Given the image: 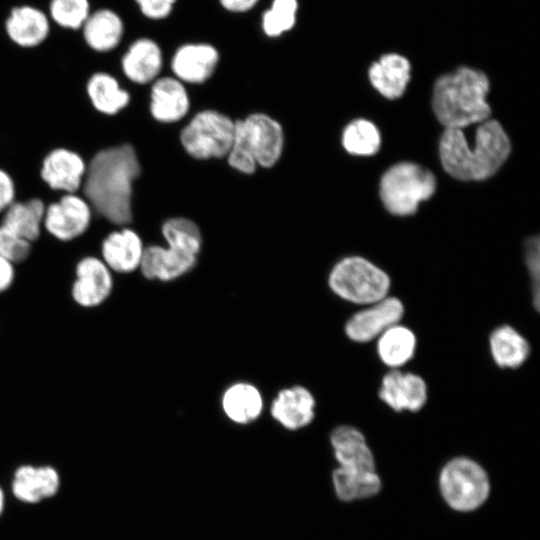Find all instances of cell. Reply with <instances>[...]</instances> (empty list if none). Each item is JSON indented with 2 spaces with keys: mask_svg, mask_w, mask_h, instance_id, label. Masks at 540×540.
Instances as JSON below:
<instances>
[{
  "mask_svg": "<svg viewBox=\"0 0 540 540\" xmlns=\"http://www.w3.org/2000/svg\"><path fill=\"white\" fill-rule=\"evenodd\" d=\"M140 174V161L131 144L100 149L87 163L84 197L94 213L116 226H127L133 219V185Z\"/></svg>",
  "mask_w": 540,
  "mask_h": 540,
  "instance_id": "6da1fadb",
  "label": "cell"
},
{
  "mask_svg": "<svg viewBox=\"0 0 540 540\" xmlns=\"http://www.w3.org/2000/svg\"><path fill=\"white\" fill-rule=\"evenodd\" d=\"M511 143L502 125L485 120L477 126L471 143L463 129L447 128L439 142L443 168L459 180H485L505 162Z\"/></svg>",
  "mask_w": 540,
  "mask_h": 540,
  "instance_id": "7a4b0ae2",
  "label": "cell"
},
{
  "mask_svg": "<svg viewBox=\"0 0 540 540\" xmlns=\"http://www.w3.org/2000/svg\"><path fill=\"white\" fill-rule=\"evenodd\" d=\"M488 91L486 74L471 67L462 66L440 76L432 96L436 118L445 129H464L487 120L491 113Z\"/></svg>",
  "mask_w": 540,
  "mask_h": 540,
  "instance_id": "3957f363",
  "label": "cell"
},
{
  "mask_svg": "<svg viewBox=\"0 0 540 540\" xmlns=\"http://www.w3.org/2000/svg\"><path fill=\"white\" fill-rule=\"evenodd\" d=\"M327 284L338 298L366 306L389 295L391 279L383 269L368 259L348 256L332 267Z\"/></svg>",
  "mask_w": 540,
  "mask_h": 540,
  "instance_id": "277c9868",
  "label": "cell"
},
{
  "mask_svg": "<svg viewBox=\"0 0 540 540\" xmlns=\"http://www.w3.org/2000/svg\"><path fill=\"white\" fill-rule=\"evenodd\" d=\"M436 189V178L425 167L402 162L390 167L380 181V197L386 209L397 216L416 212L421 201Z\"/></svg>",
  "mask_w": 540,
  "mask_h": 540,
  "instance_id": "5b68a950",
  "label": "cell"
},
{
  "mask_svg": "<svg viewBox=\"0 0 540 540\" xmlns=\"http://www.w3.org/2000/svg\"><path fill=\"white\" fill-rule=\"evenodd\" d=\"M166 246L145 247L139 267L144 278L170 282L190 272L197 263L202 243L181 232L163 236Z\"/></svg>",
  "mask_w": 540,
  "mask_h": 540,
  "instance_id": "8992f818",
  "label": "cell"
},
{
  "mask_svg": "<svg viewBox=\"0 0 540 540\" xmlns=\"http://www.w3.org/2000/svg\"><path fill=\"white\" fill-rule=\"evenodd\" d=\"M234 131L235 121L229 116L216 110H203L182 129L180 142L195 159H220L227 156Z\"/></svg>",
  "mask_w": 540,
  "mask_h": 540,
  "instance_id": "52a82bcc",
  "label": "cell"
},
{
  "mask_svg": "<svg viewBox=\"0 0 540 540\" xmlns=\"http://www.w3.org/2000/svg\"><path fill=\"white\" fill-rule=\"evenodd\" d=\"M440 489L450 507L458 511H471L486 500L489 480L478 463L467 457H457L443 467Z\"/></svg>",
  "mask_w": 540,
  "mask_h": 540,
  "instance_id": "ba28073f",
  "label": "cell"
},
{
  "mask_svg": "<svg viewBox=\"0 0 540 540\" xmlns=\"http://www.w3.org/2000/svg\"><path fill=\"white\" fill-rule=\"evenodd\" d=\"M93 210L84 196L63 194L46 205L43 228L55 239L69 242L82 236L90 227Z\"/></svg>",
  "mask_w": 540,
  "mask_h": 540,
  "instance_id": "9c48e42d",
  "label": "cell"
},
{
  "mask_svg": "<svg viewBox=\"0 0 540 540\" xmlns=\"http://www.w3.org/2000/svg\"><path fill=\"white\" fill-rule=\"evenodd\" d=\"M404 314L403 302L388 295L352 314L344 325V333L355 343H368L376 340L391 326L401 323Z\"/></svg>",
  "mask_w": 540,
  "mask_h": 540,
  "instance_id": "30bf717a",
  "label": "cell"
},
{
  "mask_svg": "<svg viewBox=\"0 0 540 540\" xmlns=\"http://www.w3.org/2000/svg\"><path fill=\"white\" fill-rule=\"evenodd\" d=\"M244 135L257 166L273 167L284 148V132L280 123L264 113H252L241 120Z\"/></svg>",
  "mask_w": 540,
  "mask_h": 540,
  "instance_id": "8fae6325",
  "label": "cell"
},
{
  "mask_svg": "<svg viewBox=\"0 0 540 540\" xmlns=\"http://www.w3.org/2000/svg\"><path fill=\"white\" fill-rule=\"evenodd\" d=\"M378 396L395 412H419L427 403L428 386L416 373L390 369L382 377Z\"/></svg>",
  "mask_w": 540,
  "mask_h": 540,
  "instance_id": "7c38bea8",
  "label": "cell"
},
{
  "mask_svg": "<svg viewBox=\"0 0 540 540\" xmlns=\"http://www.w3.org/2000/svg\"><path fill=\"white\" fill-rule=\"evenodd\" d=\"M71 287L73 300L81 307L94 308L105 302L113 289L112 271L96 256H85L75 268Z\"/></svg>",
  "mask_w": 540,
  "mask_h": 540,
  "instance_id": "4fadbf2b",
  "label": "cell"
},
{
  "mask_svg": "<svg viewBox=\"0 0 540 540\" xmlns=\"http://www.w3.org/2000/svg\"><path fill=\"white\" fill-rule=\"evenodd\" d=\"M87 162L78 152L66 147L50 150L43 158L40 177L53 191L77 193L83 184Z\"/></svg>",
  "mask_w": 540,
  "mask_h": 540,
  "instance_id": "5bb4252c",
  "label": "cell"
},
{
  "mask_svg": "<svg viewBox=\"0 0 540 540\" xmlns=\"http://www.w3.org/2000/svg\"><path fill=\"white\" fill-rule=\"evenodd\" d=\"M270 414L283 428L296 431L310 425L316 414V399L305 386L293 385L278 391L271 402Z\"/></svg>",
  "mask_w": 540,
  "mask_h": 540,
  "instance_id": "9a60e30c",
  "label": "cell"
},
{
  "mask_svg": "<svg viewBox=\"0 0 540 540\" xmlns=\"http://www.w3.org/2000/svg\"><path fill=\"white\" fill-rule=\"evenodd\" d=\"M219 52L208 43H187L180 46L171 59V69L182 83L201 84L214 73Z\"/></svg>",
  "mask_w": 540,
  "mask_h": 540,
  "instance_id": "2e32d148",
  "label": "cell"
},
{
  "mask_svg": "<svg viewBox=\"0 0 540 540\" xmlns=\"http://www.w3.org/2000/svg\"><path fill=\"white\" fill-rule=\"evenodd\" d=\"M144 249L140 235L123 226L103 239L101 259L112 272L128 274L139 269Z\"/></svg>",
  "mask_w": 540,
  "mask_h": 540,
  "instance_id": "e0dca14e",
  "label": "cell"
},
{
  "mask_svg": "<svg viewBox=\"0 0 540 540\" xmlns=\"http://www.w3.org/2000/svg\"><path fill=\"white\" fill-rule=\"evenodd\" d=\"M189 107L187 90L176 77H161L153 81L149 109L156 121L177 122L188 113Z\"/></svg>",
  "mask_w": 540,
  "mask_h": 540,
  "instance_id": "ac0fdd59",
  "label": "cell"
},
{
  "mask_svg": "<svg viewBox=\"0 0 540 540\" xmlns=\"http://www.w3.org/2000/svg\"><path fill=\"white\" fill-rule=\"evenodd\" d=\"M9 39L22 48H34L42 44L49 35L48 16L39 8L30 5L11 9L5 21Z\"/></svg>",
  "mask_w": 540,
  "mask_h": 540,
  "instance_id": "d6986e66",
  "label": "cell"
},
{
  "mask_svg": "<svg viewBox=\"0 0 540 540\" xmlns=\"http://www.w3.org/2000/svg\"><path fill=\"white\" fill-rule=\"evenodd\" d=\"M163 65V55L157 42L150 38L133 41L121 58L123 74L131 82L144 85L157 79Z\"/></svg>",
  "mask_w": 540,
  "mask_h": 540,
  "instance_id": "ffe728a7",
  "label": "cell"
},
{
  "mask_svg": "<svg viewBox=\"0 0 540 540\" xmlns=\"http://www.w3.org/2000/svg\"><path fill=\"white\" fill-rule=\"evenodd\" d=\"M330 443L340 467L375 471V460L364 434L356 427L340 425L330 434Z\"/></svg>",
  "mask_w": 540,
  "mask_h": 540,
  "instance_id": "44dd1931",
  "label": "cell"
},
{
  "mask_svg": "<svg viewBox=\"0 0 540 540\" xmlns=\"http://www.w3.org/2000/svg\"><path fill=\"white\" fill-rule=\"evenodd\" d=\"M372 86L384 97H400L411 77L409 60L398 53H386L373 62L368 70Z\"/></svg>",
  "mask_w": 540,
  "mask_h": 540,
  "instance_id": "7402d4cb",
  "label": "cell"
},
{
  "mask_svg": "<svg viewBox=\"0 0 540 540\" xmlns=\"http://www.w3.org/2000/svg\"><path fill=\"white\" fill-rule=\"evenodd\" d=\"M221 408L225 416L238 425L256 421L263 412L264 400L261 391L252 383L235 382L221 396Z\"/></svg>",
  "mask_w": 540,
  "mask_h": 540,
  "instance_id": "603a6c76",
  "label": "cell"
},
{
  "mask_svg": "<svg viewBox=\"0 0 540 540\" xmlns=\"http://www.w3.org/2000/svg\"><path fill=\"white\" fill-rule=\"evenodd\" d=\"M59 484V474L54 468L24 465L14 473L12 490L18 500L37 503L55 495Z\"/></svg>",
  "mask_w": 540,
  "mask_h": 540,
  "instance_id": "cb8c5ba5",
  "label": "cell"
},
{
  "mask_svg": "<svg viewBox=\"0 0 540 540\" xmlns=\"http://www.w3.org/2000/svg\"><path fill=\"white\" fill-rule=\"evenodd\" d=\"M81 29L87 46L99 53L114 50L120 44L125 30L122 18L108 8L91 11Z\"/></svg>",
  "mask_w": 540,
  "mask_h": 540,
  "instance_id": "d4e9b609",
  "label": "cell"
},
{
  "mask_svg": "<svg viewBox=\"0 0 540 540\" xmlns=\"http://www.w3.org/2000/svg\"><path fill=\"white\" fill-rule=\"evenodd\" d=\"M494 363L502 369H517L529 358L528 340L516 328L504 324L492 330L488 339Z\"/></svg>",
  "mask_w": 540,
  "mask_h": 540,
  "instance_id": "484cf974",
  "label": "cell"
},
{
  "mask_svg": "<svg viewBox=\"0 0 540 540\" xmlns=\"http://www.w3.org/2000/svg\"><path fill=\"white\" fill-rule=\"evenodd\" d=\"M46 204L34 197L14 201L3 213L1 225L21 238L33 243L41 236Z\"/></svg>",
  "mask_w": 540,
  "mask_h": 540,
  "instance_id": "4316f807",
  "label": "cell"
},
{
  "mask_svg": "<svg viewBox=\"0 0 540 540\" xmlns=\"http://www.w3.org/2000/svg\"><path fill=\"white\" fill-rule=\"evenodd\" d=\"M87 97L98 113L114 116L130 103L129 92L122 88L118 80L110 73L98 71L86 82Z\"/></svg>",
  "mask_w": 540,
  "mask_h": 540,
  "instance_id": "83f0119b",
  "label": "cell"
},
{
  "mask_svg": "<svg viewBox=\"0 0 540 540\" xmlns=\"http://www.w3.org/2000/svg\"><path fill=\"white\" fill-rule=\"evenodd\" d=\"M416 347L415 333L401 323L391 326L376 339L377 355L390 369H400L411 361Z\"/></svg>",
  "mask_w": 540,
  "mask_h": 540,
  "instance_id": "f1b7e54d",
  "label": "cell"
},
{
  "mask_svg": "<svg viewBox=\"0 0 540 540\" xmlns=\"http://www.w3.org/2000/svg\"><path fill=\"white\" fill-rule=\"evenodd\" d=\"M332 480L338 498L343 501L371 497L381 488V481L375 471H362L339 466L333 471Z\"/></svg>",
  "mask_w": 540,
  "mask_h": 540,
  "instance_id": "f546056e",
  "label": "cell"
},
{
  "mask_svg": "<svg viewBox=\"0 0 540 540\" xmlns=\"http://www.w3.org/2000/svg\"><path fill=\"white\" fill-rule=\"evenodd\" d=\"M342 144L345 150L352 155L370 156L380 148V132L372 122L357 119L350 122L344 129Z\"/></svg>",
  "mask_w": 540,
  "mask_h": 540,
  "instance_id": "4dcf8cb0",
  "label": "cell"
},
{
  "mask_svg": "<svg viewBox=\"0 0 540 540\" xmlns=\"http://www.w3.org/2000/svg\"><path fill=\"white\" fill-rule=\"evenodd\" d=\"M297 0H273L262 14V30L268 37H279L293 29L297 21Z\"/></svg>",
  "mask_w": 540,
  "mask_h": 540,
  "instance_id": "1f68e13d",
  "label": "cell"
},
{
  "mask_svg": "<svg viewBox=\"0 0 540 540\" xmlns=\"http://www.w3.org/2000/svg\"><path fill=\"white\" fill-rule=\"evenodd\" d=\"M91 13L89 0H50L49 15L58 26L81 29Z\"/></svg>",
  "mask_w": 540,
  "mask_h": 540,
  "instance_id": "d6a6232c",
  "label": "cell"
},
{
  "mask_svg": "<svg viewBox=\"0 0 540 540\" xmlns=\"http://www.w3.org/2000/svg\"><path fill=\"white\" fill-rule=\"evenodd\" d=\"M229 165L244 174H253L257 163L247 143L241 120L235 121V131L232 144L227 154Z\"/></svg>",
  "mask_w": 540,
  "mask_h": 540,
  "instance_id": "836d02e7",
  "label": "cell"
},
{
  "mask_svg": "<svg viewBox=\"0 0 540 540\" xmlns=\"http://www.w3.org/2000/svg\"><path fill=\"white\" fill-rule=\"evenodd\" d=\"M31 251V242L0 224V256L15 265L25 261L30 256Z\"/></svg>",
  "mask_w": 540,
  "mask_h": 540,
  "instance_id": "e575fe53",
  "label": "cell"
},
{
  "mask_svg": "<svg viewBox=\"0 0 540 540\" xmlns=\"http://www.w3.org/2000/svg\"><path fill=\"white\" fill-rule=\"evenodd\" d=\"M539 237H531L525 242V263L531 285L532 304L536 311L540 306V287H539V275H540V258H539Z\"/></svg>",
  "mask_w": 540,
  "mask_h": 540,
  "instance_id": "d590c367",
  "label": "cell"
},
{
  "mask_svg": "<svg viewBox=\"0 0 540 540\" xmlns=\"http://www.w3.org/2000/svg\"><path fill=\"white\" fill-rule=\"evenodd\" d=\"M177 0H135L141 13L149 19L161 20L173 11Z\"/></svg>",
  "mask_w": 540,
  "mask_h": 540,
  "instance_id": "8d00e7d4",
  "label": "cell"
},
{
  "mask_svg": "<svg viewBox=\"0 0 540 540\" xmlns=\"http://www.w3.org/2000/svg\"><path fill=\"white\" fill-rule=\"evenodd\" d=\"M16 186L12 176L0 168V214L15 201Z\"/></svg>",
  "mask_w": 540,
  "mask_h": 540,
  "instance_id": "74e56055",
  "label": "cell"
},
{
  "mask_svg": "<svg viewBox=\"0 0 540 540\" xmlns=\"http://www.w3.org/2000/svg\"><path fill=\"white\" fill-rule=\"evenodd\" d=\"M15 278L14 264L0 256V293L8 290Z\"/></svg>",
  "mask_w": 540,
  "mask_h": 540,
  "instance_id": "f35d334b",
  "label": "cell"
},
{
  "mask_svg": "<svg viewBox=\"0 0 540 540\" xmlns=\"http://www.w3.org/2000/svg\"><path fill=\"white\" fill-rule=\"evenodd\" d=\"M219 2L227 11L243 13L254 8L259 0H219Z\"/></svg>",
  "mask_w": 540,
  "mask_h": 540,
  "instance_id": "ab89813d",
  "label": "cell"
},
{
  "mask_svg": "<svg viewBox=\"0 0 540 540\" xmlns=\"http://www.w3.org/2000/svg\"><path fill=\"white\" fill-rule=\"evenodd\" d=\"M3 508H4V494H3L2 489L0 488V515L3 511Z\"/></svg>",
  "mask_w": 540,
  "mask_h": 540,
  "instance_id": "60d3db41",
  "label": "cell"
}]
</instances>
